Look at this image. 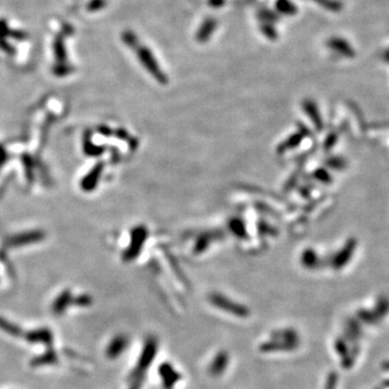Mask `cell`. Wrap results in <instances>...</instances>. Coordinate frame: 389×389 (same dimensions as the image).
<instances>
[{
  "label": "cell",
  "mask_w": 389,
  "mask_h": 389,
  "mask_svg": "<svg viewBox=\"0 0 389 389\" xmlns=\"http://www.w3.org/2000/svg\"><path fill=\"white\" fill-rule=\"evenodd\" d=\"M137 55L140 56L141 62L143 63V65L149 70V73H151L156 79L159 80L160 82H167V77L166 75L161 71L160 67L158 63L156 62V59L154 58L152 52L149 51L147 48H140L139 51H137Z\"/></svg>",
  "instance_id": "obj_1"
},
{
  "label": "cell",
  "mask_w": 389,
  "mask_h": 389,
  "mask_svg": "<svg viewBox=\"0 0 389 389\" xmlns=\"http://www.w3.org/2000/svg\"><path fill=\"white\" fill-rule=\"evenodd\" d=\"M211 301L214 305H217L218 307L228 310L229 313L239 316V317H244L248 315V310L245 309L243 306H240L238 304H233L232 302L228 301L227 298L220 296V295H214L211 297Z\"/></svg>",
  "instance_id": "obj_2"
},
{
  "label": "cell",
  "mask_w": 389,
  "mask_h": 389,
  "mask_svg": "<svg viewBox=\"0 0 389 389\" xmlns=\"http://www.w3.org/2000/svg\"><path fill=\"white\" fill-rule=\"evenodd\" d=\"M128 343H129V339L127 336H124V335H118V336H116L110 343L109 347H107V350H106L107 357L111 359H115L118 356H120L123 350L127 348Z\"/></svg>",
  "instance_id": "obj_3"
},
{
  "label": "cell",
  "mask_w": 389,
  "mask_h": 389,
  "mask_svg": "<svg viewBox=\"0 0 389 389\" xmlns=\"http://www.w3.org/2000/svg\"><path fill=\"white\" fill-rule=\"evenodd\" d=\"M328 46L330 47L332 50L336 51V52L340 53V55L346 56H354V55H355L352 48L344 39L336 38V37L331 38L330 40L328 41Z\"/></svg>",
  "instance_id": "obj_4"
},
{
  "label": "cell",
  "mask_w": 389,
  "mask_h": 389,
  "mask_svg": "<svg viewBox=\"0 0 389 389\" xmlns=\"http://www.w3.org/2000/svg\"><path fill=\"white\" fill-rule=\"evenodd\" d=\"M160 375H161V378H163V381H164L167 388L172 387L179 379V375L175 372L174 369H173L170 364H167V363H165V364H163V366H161Z\"/></svg>",
  "instance_id": "obj_5"
},
{
  "label": "cell",
  "mask_w": 389,
  "mask_h": 389,
  "mask_svg": "<svg viewBox=\"0 0 389 389\" xmlns=\"http://www.w3.org/2000/svg\"><path fill=\"white\" fill-rule=\"evenodd\" d=\"M217 28V22L213 19H208L202 23L198 33H197V40L200 43H205L209 38L211 37L214 29Z\"/></svg>",
  "instance_id": "obj_6"
},
{
  "label": "cell",
  "mask_w": 389,
  "mask_h": 389,
  "mask_svg": "<svg viewBox=\"0 0 389 389\" xmlns=\"http://www.w3.org/2000/svg\"><path fill=\"white\" fill-rule=\"evenodd\" d=\"M26 339L31 343H45L47 345H50L52 342V335L49 330L44 329V330L29 332L26 335Z\"/></svg>",
  "instance_id": "obj_7"
},
{
  "label": "cell",
  "mask_w": 389,
  "mask_h": 389,
  "mask_svg": "<svg viewBox=\"0 0 389 389\" xmlns=\"http://www.w3.org/2000/svg\"><path fill=\"white\" fill-rule=\"evenodd\" d=\"M355 247H356V241L355 242L349 241L348 243H347V245H345V248L340 250L338 255H336V257H335V266L344 265L345 263L350 259L352 251H354Z\"/></svg>",
  "instance_id": "obj_8"
},
{
  "label": "cell",
  "mask_w": 389,
  "mask_h": 389,
  "mask_svg": "<svg viewBox=\"0 0 389 389\" xmlns=\"http://www.w3.org/2000/svg\"><path fill=\"white\" fill-rule=\"evenodd\" d=\"M70 298H71L70 292L66 291V292L62 293V294L56 298L55 304H53V307H52L53 313L56 314V315L63 314L64 310L66 309V307L68 306V304L70 302Z\"/></svg>",
  "instance_id": "obj_9"
},
{
  "label": "cell",
  "mask_w": 389,
  "mask_h": 389,
  "mask_svg": "<svg viewBox=\"0 0 389 389\" xmlns=\"http://www.w3.org/2000/svg\"><path fill=\"white\" fill-rule=\"evenodd\" d=\"M144 237H145V231L141 228H139L134 232L133 244H132V248L128 251L127 259H132V257H134L137 254V252H139L137 250H140L142 241L144 240Z\"/></svg>",
  "instance_id": "obj_10"
},
{
  "label": "cell",
  "mask_w": 389,
  "mask_h": 389,
  "mask_svg": "<svg viewBox=\"0 0 389 389\" xmlns=\"http://www.w3.org/2000/svg\"><path fill=\"white\" fill-rule=\"evenodd\" d=\"M43 238V235L39 232H32V233H26L25 235H20L13 237L10 240L11 245H22L28 243L27 241H34V240H39V239Z\"/></svg>",
  "instance_id": "obj_11"
},
{
  "label": "cell",
  "mask_w": 389,
  "mask_h": 389,
  "mask_svg": "<svg viewBox=\"0 0 389 389\" xmlns=\"http://www.w3.org/2000/svg\"><path fill=\"white\" fill-rule=\"evenodd\" d=\"M276 9L281 12V13L286 15L295 14L297 12L296 5L291 2L290 0H277L276 1Z\"/></svg>",
  "instance_id": "obj_12"
},
{
  "label": "cell",
  "mask_w": 389,
  "mask_h": 389,
  "mask_svg": "<svg viewBox=\"0 0 389 389\" xmlns=\"http://www.w3.org/2000/svg\"><path fill=\"white\" fill-rule=\"evenodd\" d=\"M227 366V355L226 354H220L215 360L212 362L211 366V372L214 375H219L222 373V371L226 368Z\"/></svg>",
  "instance_id": "obj_13"
},
{
  "label": "cell",
  "mask_w": 389,
  "mask_h": 389,
  "mask_svg": "<svg viewBox=\"0 0 389 389\" xmlns=\"http://www.w3.org/2000/svg\"><path fill=\"white\" fill-rule=\"evenodd\" d=\"M0 329L5 333L12 335V336H20L22 334V331L20 330L19 327H16L13 323H11L3 318H0Z\"/></svg>",
  "instance_id": "obj_14"
},
{
  "label": "cell",
  "mask_w": 389,
  "mask_h": 389,
  "mask_svg": "<svg viewBox=\"0 0 389 389\" xmlns=\"http://www.w3.org/2000/svg\"><path fill=\"white\" fill-rule=\"evenodd\" d=\"M56 352L53 350H50L46 352L44 356H41L37 359H35L33 361V366H46V364H53L55 362H56Z\"/></svg>",
  "instance_id": "obj_15"
},
{
  "label": "cell",
  "mask_w": 389,
  "mask_h": 389,
  "mask_svg": "<svg viewBox=\"0 0 389 389\" xmlns=\"http://www.w3.org/2000/svg\"><path fill=\"white\" fill-rule=\"evenodd\" d=\"M314 1L321 4L323 8L331 11H339L342 9V4L336 1V0H314Z\"/></svg>",
  "instance_id": "obj_16"
},
{
  "label": "cell",
  "mask_w": 389,
  "mask_h": 389,
  "mask_svg": "<svg viewBox=\"0 0 389 389\" xmlns=\"http://www.w3.org/2000/svg\"><path fill=\"white\" fill-rule=\"evenodd\" d=\"M99 175H100V169H98V167L90 172L88 177H86L85 181H83V184H85V188L90 189L91 187H93L94 184L97 183V179H98Z\"/></svg>",
  "instance_id": "obj_17"
},
{
  "label": "cell",
  "mask_w": 389,
  "mask_h": 389,
  "mask_svg": "<svg viewBox=\"0 0 389 389\" xmlns=\"http://www.w3.org/2000/svg\"><path fill=\"white\" fill-rule=\"evenodd\" d=\"M76 302H77L76 304L79 305V306H89V305L92 303V300H91V297L88 296V295H82V296L78 297Z\"/></svg>",
  "instance_id": "obj_18"
},
{
  "label": "cell",
  "mask_w": 389,
  "mask_h": 389,
  "mask_svg": "<svg viewBox=\"0 0 389 389\" xmlns=\"http://www.w3.org/2000/svg\"><path fill=\"white\" fill-rule=\"evenodd\" d=\"M263 32H264V34L267 36V37L272 38V39L277 37L276 31H275V29L271 25H265L264 27H263Z\"/></svg>",
  "instance_id": "obj_19"
},
{
  "label": "cell",
  "mask_w": 389,
  "mask_h": 389,
  "mask_svg": "<svg viewBox=\"0 0 389 389\" xmlns=\"http://www.w3.org/2000/svg\"><path fill=\"white\" fill-rule=\"evenodd\" d=\"M223 2H224L223 0H211V1H210V3L212 5H214V7H219V5H221Z\"/></svg>",
  "instance_id": "obj_20"
},
{
  "label": "cell",
  "mask_w": 389,
  "mask_h": 389,
  "mask_svg": "<svg viewBox=\"0 0 389 389\" xmlns=\"http://www.w3.org/2000/svg\"><path fill=\"white\" fill-rule=\"evenodd\" d=\"M385 57H386V59H387V61L389 62V51H387V53H386V56H385Z\"/></svg>",
  "instance_id": "obj_21"
}]
</instances>
